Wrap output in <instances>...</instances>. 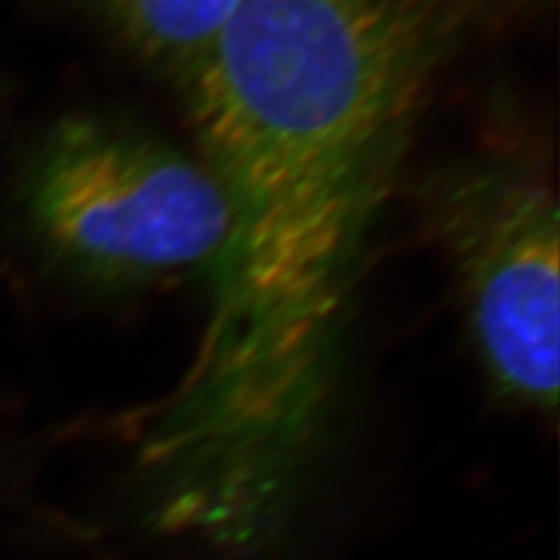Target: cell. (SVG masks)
I'll return each mask as SVG.
<instances>
[{
	"instance_id": "3957f363",
	"label": "cell",
	"mask_w": 560,
	"mask_h": 560,
	"mask_svg": "<svg viewBox=\"0 0 560 560\" xmlns=\"http://www.w3.org/2000/svg\"><path fill=\"white\" fill-rule=\"evenodd\" d=\"M418 198L492 388L515 407L555 416L560 224L546 164L529 152H478L428 175Z\"/></svg>"
},
{
	"instance_id": "6da1fadb",
	"label": "cell",
	"mask_w": 560,
	"mask_h": 560,
	"mask_svg": "<svg viewBox=\"0 0 560 560\" xmlns=\"http://www.w3.org/2000/svg\"><path fill=\"white\" fill-rule=\"evenodd\" d=\"M490 0H235L187 117L224 194L310 210L393 194L444 60Z\"/></svg>"
},
{
	"instance_id": "7a4b0ae2",
	"label": "cell",
	"mask_w": 560,
	"mask_h": 560,
	"mask_svg": "<svg viewBox=\"0 0 560 560\" xmlns=\"http://www.w3.org/2000/svg\"><path fill=\"white\" fill-rule=\"evenodd\" d=\"M13 208L52 272L108 295L210 275L231 237L229 203L200 159L101 115L42 136L18 168Z\"/></svg>"
},
{
	"instance_id": "277c9868",
	"label": "cell",
	"mask_w": 560,
	"mask_h": 560,
	"mask_svg": "<svg viewBox=\"0 0 560 560\" xmlns=\"http://www.w3.org/2000/svg\"><path fill=\"white\" fill-rule=\"evenodd\" d=\"M129 42L183 81L200 62L235 0H98Z\"/></svg>"
}]
</instances>
